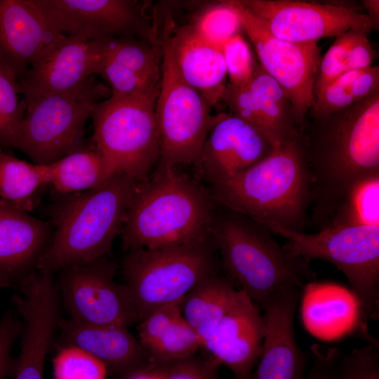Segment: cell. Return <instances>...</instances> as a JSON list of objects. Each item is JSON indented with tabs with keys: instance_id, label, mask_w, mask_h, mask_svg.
<instances>
[{
	"instance_id": "obj_30",
	"label": "cell",
	"mask_w": 379,
	"mask_h": 379,
	"mask_svg": "<svg viewBox=\"0 0 379 379\" xmlns=\"http://www.w3.org/2000/svg\"><path fill=\"white\" fill-rule=\"evenodd\" d=\"M46 165L29 163L0 147V199L30 212L36 206L39 190L48 185Z\"/></svg>"
},
{
	"instance_id": "obj_6",
	"label": "cell",
	"mask_w": 379,
	"mask_h": 379,
	"mask_svg": "<svg viewBox=\"0 0 379 379\" xmlns=\"http://www.w3.org/2000/svg\"><path fill=\"white\" fill-rule=\"evenodd\" d=\"M217 249L211 237L178 246L126 251L121 273L139 322L163 305L180 302L199 281L217 273Z\"/></svg>"
},
{
	"instance_id": "obj_21",
	"label": "cell",
	"mask_w": 379,
	"mask_h": 379,
	"mask_svg": "<svg viewBox=\"0 0 379 379\" xmlns=\"http://www.w3.org/2000/svg\"><path fill=\"white\" fill-rule=\"evenodd\" d=\"M264 331L263 316L239 289L233 304L203 347L220 364L229 368L234 379H250L260 355Z\"/></svg>"
},
{
	"instance_id": "obj_43",
	"label": "cell",
	"mask_w": 379,
	"mask_h": 379,
	"mask_svg": "<svg viewBox=\"0 0 379 379\" xmlns=\"http://www.w3.org/2000/svg\"><path fill=\"white\" fill-rule=\"evenodd\" d=\"M366 8V14L378 25L379 19V1L378 0H366L362 1Z\"/></svg>"
},
{
	"instance_id": "obj_28",
	"label": "cell",
	"mask_w": 379,
	"mask_h": 379,
	"mask_svg": "<svg viewBox=\"0 0 379 379\" xmlns=\"http://www.w3.org/2000/svg\"><path fill=\"white\" fill-rule=\"evenodd\" d=\"M46 166L48 185L62 195L96 188L110 178L102 154L93 144Z\"/></svg>"
},
{
	"instance_id": "obj_32",
	"label": "cell",
	"mask_w": 379,
	"mask_h": 379,
	"mask_svg": "<svg viewBox=\"0 0 379 379\" xmlns=\"http://www.w3.org/2000/svg\"><path fill=\"white\" fill-rule=\"evenodd\" d=\"M327 226H379V173L359 180L345 192Z\"/></svg>"
},
{
	"instance_id": "obj_5",
	"label": "cell",
	"mask_w": 379,
	"mask_h": 379,
	"mask_svg": "<svg viewBox=\"0 0 379 379\" xmlns=\"http://www.w3.org/2000/svg\"><path fill=\"white\" fill-rule=\"evenodd\" d=\"M210 232L230 279L256 305L279 290L303 288L314 279L310 260L291 255L268 228L242 213L218 204Z\"/></svg>"
},
{
	"instance_id": "obj_44",
	"label": "cell",
	"mask_w": 379,
	"mask_h": 379,
	"mask_svg": "<svg viewBox=\"0 0 379 379\" xmlns=\"http://www.w3.org/2000/svg\"><path fill=\"white\" fill-rule=\"evenodd\" d=\"M126 379H159L151 368L135 373Z\"/></svg>"
},
{
	"instance_id": "obj_26",
	"label": "cell",
	"mask_w": 379,
	"mask_h": 379,
	"mask_svg": "<svg viewBox=\"0 0 379 379\" xmlns=\"http://www.w3.org/2000/svg\"><path fill=\"white\" fill-rule=\"evenodd\" d=\"M20 351L14 360V379H44L46 355L55 339L59 317L53 311L31 307L20 314Z\"/></svg>"
},
{
	"instance_id": "obj_40",
	"label": "cell",
	"mask_w": 379,
	"mask_h": 379,
	"mask_svg": "<svg viewBox=\"0 0 379 379\" xmlns=\"http://www.w3.org/2000/svg\"><path fill=\"white\" fill-rule=\"evenodd\" d=\"M180 303L163 305L138 324V339L145 347L182 318Z\"/></svg>"
},
{
	"instance_id": "obj_24",
	"label": "cell",
	"mask_w": 379,
	"mask_h": 379,
	"mask_svg": "<svg viewBox=\"0 0 379 379\" xmlns=\"http://www.w3.org/2000/svg\"><path fill=\"white\" fill-rule=\"evenodd\" d=\"M303 290L302 319L313 334L333 338L353 331L360 324L364 325L357 300L343 287L311 281Z\"/></svg>"
},
{
	"instance_id": "obj_10",
	"label": "cell",
	"mask_w": 379,
	"mask_h": 379,
	"mask_svg": "<svg viewBox=\"0 0 379 379\" xmlns=\"http://www.w3.org/2000/svg\"><path fill=\"white\" fill-rule=\"evenodd\" d=\"M161 77L155 114L160 137V157L154 175L178 164H196L218 114L202 95L181 77L173 60L166 22L159 39Z\"/></svg>"
},
{
	"instance_id": "obj_8",
	"label": "cell",
	"mask_w": 379,
	"mask_h": 379,
	"mask_svg": "<svg viewBox=\"0 0 379 379\" xmlns=\"http://www.w3.org/2000/svg\"><path fill=\"white\" fill-rule=\"evenodd\" d=\"M110 95V89L93 77L72 91L24 98L26 110L14 148L33 164L46 165L85 147L86 121Z\"/></svg>"
},
{
	"instance_id": "obj_36",
	"label": "cell",
	"mask_w": 379,
	"mask_h": 379,
	"mask_svg": "<svg viewBox=\"0 0 379 379\" xmlns=\"http://www.w3.org/2000/svg\"><path fill=\"white\" fill-rule=\"evenodd\" d=\"M107 374L101 362L77 348L58 351L54 360L55 379H105Z\"/></svg>"
},
{
	"instance_id": "obj_41",
	"label": "cell",
	"mask_w": 379,
	"mask_h": 379,
	"mask_svg": "<svg viewBox=\"0 0 379 379\" xmlns=\"http://www.w3.org/2000/svg\"><path fill=\"white\" fill-rule=\"evenodd\" d=\"M22 328L19 319L11 310L6 311L0 319V379L12 375L14 360L12 349L20 336Z\"/></svg>"
},
{
	"instance_id": "obj_2",
	"label": "cell",
	"mask_w": 379,
	"mask_h": 379,
	"mask_svg": "<svg viewBox=\"0 0 379 379\" xmlns=\"http://www.w3.org/2000/svg\"><path fill=\"white\" fill-rule=\"evenodd\" d=\"M217 204L263 225L304 232L311 222V178L299 136L273 148L233 179L211 185Z\"/></svg>"
},
{
	"instance_id": "obj_37",
	"label": "cell",
	"mask_w": 379,
	"mask_h": 379,
	"mask_svg": "<svg viewBox=\"0 0 379 379\" xmlns=\"http://www.w3.org/2000/svg\"><path fill=\"white\" fill-rule=\"evenodd\" d=\"M220 365L213 356L194 354L155 365L151 371L159 379H219Z\"/></svg>"
},
{
	"instance_id": "obj_22",
	"label": "cell",
	"mask_w": 379,
	"mask_h": 379,
	"mask_svg": "<svg viewBox=\"0 0 379 379\" xmlns=\"http://www.w3.org/2000/svg\"><path fill=\"white\" fill-rule=\"evenodd\" d=\"M52 234L51 221L0 199V280L7 287L18 288L38 270Z\"/></svg>"
},
{
	"instance_id": "obj_33",
	"label": "cell",
	"mask_w": 379,
	"mask_h": 379,
	"mask_svg": "<svg viewBox=\"0 0 379 379\" xmlns=\"http://www.w3.org/2000/svg\"><path fill=\"white\" fill-rule=\"evenodd\" d=\"M18 77L0 59V147L14 148L26 110L20 100Z\"/></svg>"
},
{
	"instance_id": "obj_31",
	"label": "cell",
	"mask_w": 379,
	"mask_h": 379,
	"mask_svg": "<svg viewBox=\"0 0 379 379\" xmlns=\"http://www.w3.org/2000/svg\"><path fill=\"white\" fill-rule=\"evenodd\" d=\"M379 91V67L346 72L328 84L315 98L307 116L319 117L345 109Z\"/></svg>"
},
{
	"instance_id": "obj_7",
	"label": "cell",
	"mask_w": 379,
	"mask_h": 379,
	"mask_svg": "<svg viewBox=\"0 0 379 379\" xmlns=\"http://www.w3.org/2000/svg\"><path fill=\"white\" fill-rule=\"evenodd\" d=\"M156 101L140 98H109L99 102L91 117L92 144L102 154L107 173L142 182L160 157Z\"/></svg>"
},
{
	"instance_id": "obj_11",
	"label": "cell",
	"mask_w": 379,
	"mask_h": 379,
	"mask_svg": "<svg viewBox=\"0 0 379 379\" xmlns=\"http://www.w3.org/2000/svg\"><path fill=\"white\" fill-rule=\"evenodd\" d=\"M118 265L109 256L64 267L55 277L61 307L74 321L128 328L139 322L129 291L114 281Z\"/></svg>"
},
{
	"instance_id": "obj_20",
	"label": "cell",
	"mask_w": 379,
	"mask_h": 379,
	"mask_svg": "<svg viewBox=\"0 0 379 379\" xmlns=\"http://www.w3.org/2000/svg\"><path fill=\"white\" fill-rule=\"evenodd\" d=\"M65 36L51 24L36 0H0V59L17 77Z\"/></svg>"
},
{
	"instance_id": "obj_34",
	"label": "cell",
	"mask_w": 379,
	"mask_h": 379,
	"mask_svg": "<svg viewBox=\"0 0 379 379\" xmlns=\"http://www.w3.org/2000/svg\"><path fill=\"white\" fill-rule=\"evenodd\" d=\"M190 27L200 38L220 48L243 31L239 16L229 0L205 8Z\"/></svg>"
},
{
	"instance_id": "obj_38",
	"label": "cell",
	"mask_w": 379,
	"mask_h": 379,
	"mask_svg": "<svg viewBox=\"0 0 379 379\" xmlns=\"http://www.w3.org/2000/svg\"><path fill=\"white\" fill-rule=\"evenodd\" d=\"M228 83L235 86H248L257 66L249 44L239 34L227 41L221 48Z\"/></svg>"
},
{
	"instance_id": "obj_17",
	"label": "cell",
	"mask_w": 379,
	"mask_h": 379,
	"mask_svg": "<svg viewBox=\"0 0 379 379\" xmlns=\"http://www.w3.org/2000/svg\"><path fill=\"white\" fill-rule=\"evenodd\" d=\"M302 289L284 288L262 305L264 337L250 379H305L307 359L297 343L293 325Z\"/></svg>"
},
{
	"instance_id": "obj_29",
	"label": "cell",
	"mask_w": 379,
	"mask_h": 379,
	"mask_svg": "<svg viewBox=\"0 0 379 379\" xmlns=\"http://www.w3.org/2000/svg\"><path fill=\"white\" fill-rule=\"evenodd\" d=\"M367 36L362 31L350 29L336 37L321 58L314 83V99L342 74L372 66L377 53Z\"/></svg>"
},
{
	"instance_id": "obj_16",
	"label": "cell",
	"mask_w": 379,
	"mask_h": 379,
	"mask_svg": "<svg viewBox=\"0 0 379 379\" xmlns=\"http://www.w3.org/2000/svg\"><path fill=\"white\" fill-rule=\"evenodd\" d=\"M62 34L92 38L128 37L146 32L142 8L129 0H36Z\"/></svg>"
},
{
	"instance_id": "obj_13",
	"label": "cell",
	"mask_w": 379,
	"mask_h": 379,
	"mask_svg": "<svg viewBox=\"0 0 379 379\" xmlns=\"http://www.w3.org/2000/svg\"><path fill=\"white\" fill-rule=\"evenodd\" d=\"M274 36L297 44L338 36L350 29L366 34L378 25L366 13L342 4L293 0H239Z\"/></svg>"
},
{
	"instance_id": "obj_42",
	"label": "cell",
	"mask_w": 379,
	"mask_h": 379,
	"mask_svg": "<svg viewBox=\"0 0 379 379\" xmlns=\"http://www.w3.org/2000/svg\"><path fill=\"white\" fill-rule=\"evenodd\" d=\"M312 365L305 379H333L340 355L336 347L314 345L311 347Z\"/></svg>"
},
{
	"instance_id": "obj_27",
	"label": "cell",
	"mask_w": 379,
	"mask_h": 379,
	"mask_svg": "<svg viewBox=\"0 0 379 379\" xmlns=\"http://www.w3.org/2000/svg\"><path fill=\"white\" fill-rule=\"evenodd\" d=\"M248 86L256 98L270 131L274 148L299 136L301 132L288 95L258 64Z\"/></svg>"
},
{
	"instance_id": "obj_3",
	"label": "cell",
	"mask_w": 379,
	"mask_h": 379,
	"mask_svg": "<svg viewBox=\"0 0 379 379\" xmlns=\"http://www.w3.org/2000/svg\"><path fill=\"white\" fill-rule=\"evenodd\" d=\"M217 204L199 183L174 170L136 187L121 230L125 251L206 240Z\"/></svg>"
},
{
	"instance_id": "obj_15",
	"label": "cell",
	"mask_w": 379,
	"mask_h": 379,
	"mask_svg": "<svg viewBox=\"0 0 379 379\" xmlns=\"http://www.w3.org/2000/svg\"><path fill=\"white\" fill-rule=\"evenodd\" d=\"M270 142L241 119L218 114L195 164L211 185L229 181L268 156Z\"/></svg>"
},
{
	"instance_id": "obj_25",
	"label": "cell",
	"mask_w": 379,
	"mask_h": 379,
	"mask_svg": "<svg viewBox=\"0 0 379 379\" xmlns=\"http://www.w3.org/2000/svg\"><path fill=\"white\" fill-rule=\"evenodd\" d=\"M239 291L230 278L215 273L199 281L180 302L182 317L196 333L202 347L233 304Z\"/></svg>"
},
{
	"instance_id": "obj_35",
	"label": "cell",
	"mask_w": 379,
	"mask_h": 379,
	"mask_svg": "<svg viewBox=\"0 0 379 379\" xmlns=\"http://www.w3.org/2000/svg\"><path fill=\"white\" fill-rule=\"evenodd\" d=\"M200 347V339L182 317L145 348L155 366L196 354Z\"/></svg>"
},
{
	"instance_id": "obj_12",
	"label": "cell",
	"mask_w": 379,
	"mask_h": 379,
	"mask_svg": "<svg viewBox=\"0 0 379 379\" xmlns=\"http://www.w3.org/2000/svg\"><path fill=\"white\" fill-rule=\"evenodd\" d=\"M236 11L258 58L260 65L284 88L293 106L302 131L314 104V83L321 60L317 42L297 44L272 34L239 0H229Z\"/></svg>"
},
{
	"instance_id": "obj_4",
	"label": "cell",
	"mask_w": 379,
	"mask_h": 379,
	"mask_svg": "<svg viewBox=\"0 0 379 379\" xmlns=\"http://www.w3.org/2000/svg\"><path fill=\"white\" fill-rule=\"evenodd\" d=\"M140 183L114 174L96 188L63 195L52 208L53 234L38 270L55 274L64 267L109 256Z\"/></svg>"
},
{
	"instance_id": "obj_19",
	"label": "cell",
	"mask_w": 379,
	"mask_h": 379,
	"mask_svg": "<svg viewBox=\"0 0 379 379\" xmlns=\"http://www.w3.org/2000/svg\"><path fill=\"white\" fill-rule=\"evenodd\" d=\"M110 85L111 95L157 100L161 77V49L152 42L129 37L102 39L99 74Z\"/></svg>"
},
{
	"instance_id": "obj_18",
	"label": "cell",
	"mask_w": 379,
	"mask_h": 379,
	"mask_svg": "<svg viewBox=\"0 0 379 379\" xmlns=\"http://www.w3.org/2000/svg\"><path fill=\"white\" fill-rule=\"evenodd\" d=\"M58 331L51 348L58 352L73 347L85 352L101 362L112 379H126L154 366L147 350L126 327L61 318Z\"/></svg>"
},
{
	"instance_id": "obj_14",
	"label": "cell",
	"mask_w": 379,
	"mask_h": 379,
	"mask_svg": "<svg viewBox=\"0 0 379 379\" xmlns=\"http://www.w3.org/2000/svg\"><path fill=\"white\" fill-rule=\"evenodd\" d=\"M102 39L85 34L66 36L36 63L18 77L25 99L74 91L98 74Z\"/></svg>"
},
{
	"instance_id": "obj_9",
	"label": "cell",
	"mask_w": 379,
	"mask_h": 379,
	"mask_svg": "<svg viewBox=\"0 0 379 379\" xmlns=\"http://www.w3.org/2000/svg\"><path fill=\"white\" fill-rule=\"evenodd\" d=\"M264 225L272 234L286 239L283 247L291 255L334 265L349 281L364 318H378L379 226H327L317 233L307 234L274 225Z\"/></svg>"
},
{
	"instance_id": "obj_23",
	"label": "cell",
	"mask_w": 379,
	"mask_h": 379,
	"mask_svg": "<svg viewBox=\"0 0 379 379\" xmlns=\"http://www.w3.org/2000/svg\"><path fill=\"white\" fill-rule=\"evenodd\" d=\"M166 21L173 60L181 77L211 107L216 106L227 84L221 48L200 38L190 25L177 29L171 17Z\"/></svg>"
},
{
	"instance_id": "obj_45",
	"label": "cell",
	"mask_w": 379,
	"mask_h": 379,
	"mask_svg": "<svg viewBox=\"0 0 379 379\" xmlns=\"http://www.w3.org/2000/svg\"><path fill=\"white\" fill-rule=\"evenodd\" d=\"M0 286H1V287H6L5 284H4L2 281H1V280H0Z\"/></svg>"
},
{
	"instance_id": "obj_39",
	"label": "cell",
	"mask_w": 379,
	"mask_h": 379,
	"mask_svg": "<svg viewBox=\"0 0 379 379\" xmlns=\"http://www.w3.org/2000/svg\"><path fill=\"white\" fill-rule=\"evenodd\" d=\"M333 379H379V353L376 343H370L340 354Z\"/></svg>"
},
{
	"instance_id": "obj_1",
	"label": "cell",
	"mask_w": 379,
	"mask_h": 379,
	"mask_svg": "<svg viewBox=\"0 0 379 379\" xmlns=\"http://www.w3.org/2000/svg\"><path fill=\"white\" fill-rule=\"evenodd\" d=\"M300 136L311 178L310 220L320 230L354 184L379 173V91L331 114L307 116Z\"/></svg>"
}]
</instances>
